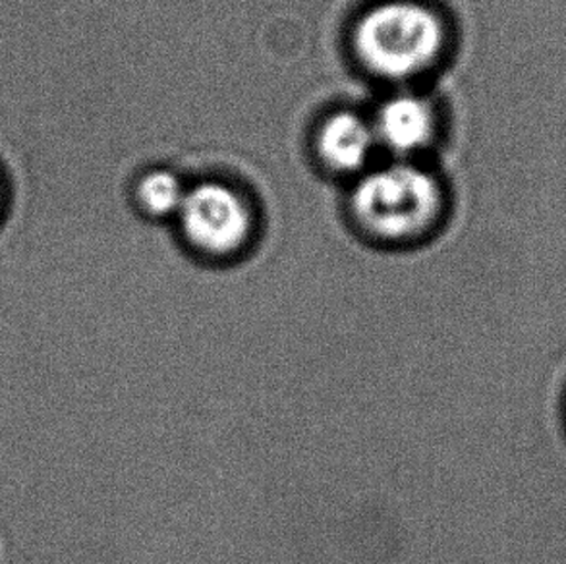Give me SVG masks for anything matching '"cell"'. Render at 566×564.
Here are the masks:
<instances>
[{"mask_svg": "<svg viewBox=\"0 0 566 564\" xmlns=\"http://www.w3.org/2000/svg\"><path fill=\"white\" fill-rule=\"evenodd\" d=\"M353 43L369 72L387 80H408L439 61L447 30L436 10L418 0H387L361 15Z\"/></svg>", "mask_w": 566, "mask_h": 564, "instance_id": "obj_1", "label": "cell"}, {"mask_svg": "<svg viewBox=\"0 0 566 564\" xmlns=\"http://www.w3.org/2000/svg\"><path fill=\"white\" fill-rule=\"evenodd\" d=\"M177 215L182 237L199 255L227 260L244 252L252 242V209L224 184H199L186 191Z\"/></svg>", "mask_w": 566, "mask_h": 564, "instance_id": "obj_3", "label": "cell"}, {"mask_svg": "<svg viewBox=\"0 0 566 564\" xmlns=\"http://www.w3.org/2000/svg\"><path fill=\"white\" fill-rule=\"evenodd\" d=\"M185 198L186 190L182 184L169 170H154L139 180V206L154 217L177 215Z\"/></svg>", "mask_w": 566, "mask_h": 564, "instance_id": "obj_6", "label": "cell"}, {"mask_svg": "<svg viewBox=\"0 0 566 564\" xmlns=\"http://www.w3.org/2000/svg\"><path fill=\"white\" fill-rule=\"evenodd\" d=\"M443 213V191L428 170L395 163L361 178L353 194L360 229L379 242L405 244L429 234Z\"/></svg>", "mask_w": 566, "mask_h": 564, "instance_id": "obj_2", "label": "cell"}, {"mask_svg": "<svg viewBox=\"0 0 566 564\" xmlns=\"http://www.w3.org/2000/svg\"><path fill=\"white\" fill-rule=\"evenodd\" d=\"M371 126L379 144L398 155H410L423 149L433 138L436 113L420 95L400 93L382 103Z\"/></svg>", "mask_w": 566, "mask_h": 564, "instance_id": "obj_4", "label": "cell"}, {"mask_svg": "<svg viewBox=\"0 0 566 564\" xmlns=\"http://www.w3.org/2000/svg\"><path fill=\"white\" fill-rule=\"evenodd\" d=\"M374 126L354 113L329 116L317 134V153L337 173H358L376 147Z\"/></svg>", "mask_w": 566, "mask_h": 564, "instance_id": "obj_5", "label": "cell"}]
</instances>
